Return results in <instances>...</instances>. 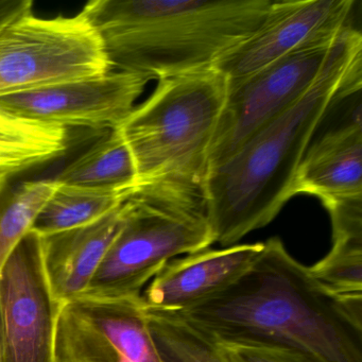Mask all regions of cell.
<instances>
[{
    "mask_svg": "<svg viewBox=\"0 0 362 362\" xmlns=\"http://www.w3.org/2000/svg\"><path fill=\"white\" fill-rule=\"evenodd\" d=\"M134 189L59 184L30 232L43 237L92 223L117 209Z\"/></svg>",
    "mask_w": 362,
    "mask_h": 362,
    "instance_id": "obj_17",
    "label": "cell"
},
{
    "mask_svg": "<svg viewBox=\"0 0 362 362\" xmlns=\"http://www.w3.org/2000/svg\"><path fill=\"white\" fill-rule=\"evenodd\" d=\"M272 0H94L84 6L112 71L163 80L213 69L274 11Z\"/></svg>",
    "mask_w": 362,
    "mask_h": 362,
    "instance_id": "obj_3",
    "label": "cell"
},
{
    "mask_svg": "<svg viewBox=\"0 0 362 362\" xmlns=\"http://www.w3.org/2000/svg\"><path fill=\"white\" fill-rule=\"evenodd\" d=\"M59 184L134 189L136 169L119 129L107 131L56 177Z\"/></svg>",
    "mask_w": 362,
    "mask_h": 362,
    "instance_id": "obj_18",
    "label": "cell"
},
{
    "mask_svg": "<svg viewBox=\"0 0 362 362\" xmlns=\"http://www.w3.org/2000/svg\"><path fill=\"white\" fill-rule=\"evenodd\" d=\"M361 86V33L349 27L315 86L209 170L204 194L215 243L236 245L279 215L293 197L296 171L317 127Z\"/></svg>",
    "mask_w": 362,
    "mask_h": 362,
    "instance_id": "obj_2",
    "label": "cell"
},
{
    "mask_svg": "<svg viewBox=\"0 0 362 362\" xmlns=\"http://www.w3.org/2000/svg\"><path fill=\"white\" fill-rule=\"evenodd\" d=\"M228 88V79L214 69L158 80L151 96L118 127L137 186L167 183L204 192Z\"/></svg>",
    "mask_w": 362,
    "mask_h": 362,
    "instance_id": "obj_4",
    "label": "cell"
},
{
    "mask_svg": "<svg viewBox=\"0 0 362 362\" xmlns=\"http://www.w3.org/2000/svg\"><path fill=\"white\" fill-rule=\"evenodd\" d=\"M264 243L205 249L169 262L141 296L146 308L180 313L192 308L238 281L255 264Z\"/></svg>",
    "mask_w": 362,
    "mask_h": 362,
    "instance_id": "obj_12",
    "label": "cell"
},
{
    "mask_svg": "<svg viewBox=\"0 0 362 362\" xmlns=\"http://www.w3.org/2000/svg\"><path fill=\"white\" fill-rule=\"evenodd\" d=\"M298 194L317 197L326 209L362 201L361 114L309 146L294 177Z\"/></svg>",
    "mask_w": 362,
    "mask_h": 362,
    "instance_id": "obj_14",
    "label": "cell"
},
{
    "mask_svg": "<svg viewBox=\"0 0 362 362\" xmlns=\"http://www.w3.org/2000/svg\"><path fill=\"white\" fill-rule=\"evenodd\" d=\"M148 76L112 71L100 77L58 84L0 98V107L64 128L115 130L135 107Z\"/></svg>",
    "mask_w": 362,
    "mask_h": 362,
    "instance_id": "obj_10",
    "label": "cell"
},
{
    "mask_svg": "<svg viewBox=\"0 0 362 362\" xmlns=\"http://www.w3.org/2000/svg\"><path fill=\"white\" fill-rule=\"evenodd\" d=\"M342 33L296 50L243 79L228 82L209 154V170L232 158L247 139L315 86Z\"/></svg>",
    "mask_w": 362,
    "mask_h": 362,
    "instance_id": "obj_7",
    "label": "cell"
},
{
    "mask_svg": "<svg viewBox=\"0 0 362 362\" xmlns=\"http://www.w3.org/2000/svg\"><path fill=\"white\" fill-rule=\"evenodd\" d=\"M124 226L86 296H141L171 260L209 249L214 240L204 192L167 183L139 185L126 200Z\"/></svg>",
    "mask_w": 362,
    "mask_h": 362,
    "instance_id": "obj_5",
    "label": "cell"
},
{
    "mask_svg": "<svg viewBox=\"0 0 362 362\" xmlns=\"http://www.w3.org/2000/svg\"><path fill=\"white\" fill-rule=\"evenodd\" d=\"M146 313L162 362H230L217 341L186 320L147 308Z\"/></svg>",
    "mask_w": 362,
    "mask_h": 362,
    "instance_id": "obj_19",
    "label": "cell"
},
{
    "mask_svg": "<svg viewBox=\"0 0 362 362\" xmlns=\"http://www.w3.org/2000/svg\"><path fill=\"white\" fill-rule=\"evenodd\" d=\"M62 306L46 279L41 239L29 232L0 269V362H57Z\"/></svg>",
    "mask_w": 362,
    "mask_h": 362,
    "instance_id": "obj_8",
    "label": "cell"
},
{
    "mask_svg": "<svg viewBox=\"0 0 362 362\" xmlns=\"http://www.w3.org/2000/svg\"><path fill=\"white\" fill-rule=\"evenodd\" d=\"M58 186L56 180L47 179L24 182L8 194L0 187V269L30 232Z\"/></svg>",
    "mask_w": 362,
    "mask_h": 362,
    "instance_id": "obj_20",
    "label": "cell"
},
{
    "mask_svg": "<svg viewBox=\"0 0 362 362\" xmlns=\"http://www.w3.org/2000/svg\"><path fill=\"white\" fill-rule=\"evenodd\" d=\"M57 362H162L141 296H84L59 315Z\"/></svg>",
    "mask_w": 362,
    "mask_h": 362,
    "instance_id": "obj_9",
    "label": "cell"
},
{
    "mask_svg": "<svg viewBox=\"0 0 362 362\" xmlns=\"http://www.w3.org/2000/svg\"><path fill=\"white\" fill-rule=\"evenodd\" d=\"M69 129L0 107V187L10 179L62 156Z\"/></svg>",
    "mask_w": 362,
    "mask_h": 362,
    "instance_id": "obj_15",
    "label": "cell"
},
{
    "mask_svg": "<svg viewBox=\"0 0 362 362\" xmlns=\"http://www.w3.org/2000/svg\"><path fill=\"white\" fill-rule=\"evenodd\" d=\"M173 313L217 341L287 349L306 362H362V296L319 285L279 237L217 296Z\"/></svg>",
    "mask_w": 362,
    "mask_h": 362,
    "instance_id": "obj_1",
    "label": "cell"
},
{
    "mask_svg": "<svg viewBox=\"0 0 362 362\" xmlns=\"http://www.w3.org/2000/svg\"><path fill=\"white\" fill-rule=\"evenodd\" d=\"M21 5L0 22V98L112 71L103 41L83 11L35 16Z\"/></svg>",
    "mask_w": 362,
    "mask_h": 362,
    "instance_id": "obj_6",
    "label": "cell"
},
{
    "mask_svg": "<svg viewBox=\"0 0 362 362\" xmlns=\"http://www.w3.org/2000/svg\"><path fill=\"white\" fill-rule=\"evenodd\" d=\"M124 202L92 223L40 237L46 279L52 296L61 305L88 291L107 250L124 226Z\"/></svg>",
    "mask_w": 362,
    "mask_h": 362,
    "instance_id": "obj_13",
    "label": "cell"
},
{
    "mask_svg": "<svg viewBox=\"0 0 362 362\" xmlns=\"http://www.w3.org/2000/svg\"><path fill=\"white\" fill-rule=\"evenodd\" d=\"M332 247L308 267L317 284L339 296H362V206L330 211Z\"/></svg>",
    "mask_w": 362,
    "mask_h": 362,
    "instance_id": "obj_16",
    "label": "cell"
},
{
    "mask_svg": "<svg viewBox=\"0 0 362 362\" xmlns=\"http://www.w3.org/2000/svg\"><path fill=\"white\" fill-rule=\"evenodd\" d=\"M354 6L353 0L279 1L267 22L213 69L234 82L296 50L334 39L351 26Z\"/></svg>",
    "mask_w": 362,
    "mask_h": 362,
    "instance_id": "obj_11",
    "label": "cell"
},
{
    "mask_svg": "<svg viewBox=\"0 0 362 362\" xmlns=\"http://www.w3.org/2000/svg\"><path fill=\"white\" fill-rule=\"evenodd\" d=\"M22 3V0H0V22L7 18Z\"/></svg>",
    "mask_w": 362,
    "mask_h": 362,
    "instance_id": "obj_22",
    "label": "cell"
},
{
    "mask_svg": "<svg viewBox=\"0 0 362 362\" xmlns=\"http://www.w3.org/2000/svg\"><path fill=\"white\" fill-rule=\"evenodd\" d=\"M230 362H306L300 356L276 347L219 343Z\"/></svg>",
    "mask_w": 362,
    "mask_h": 362,
    "instance_id": "obj_21",
    "label": "cell"
}]
</instances>
